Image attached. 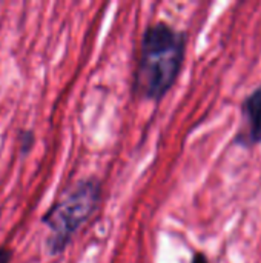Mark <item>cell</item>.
<instances>
[{
    "label": "cell",
    "instance_id": "obj_4",
    "mask_svg": "<svg viewBox=\"0 0 261 263\" xmlns=\"http://www.w3.org/2000/svg\"><path fill=\"white\" fill-rule=\"evenodd\" d=\"M17 142H18V151H20V156H26L34 143H35V134L31 131V129H20L18 131V137H17Z\"/></svg>",
    "mask_w": 261,
    "mask_h": 263
},
{
    "label": "cell",
    "instance_id": "obj_5",
    "mask_svg": "<svg viewBox=\"0 0 261 263\" xmlns=\"http://www.w3.org/2000/svg\"><path fill=\"white\" fill-rule=\"evenodd\" d=\"M12 262V250L0 243V263H11Z\"/></svg>",
    "mask_w": 261,
    "mask_h": 263
},
{
    "label": "cell",
    "instance_id": "obj_2",
    "mask_svg": "<svg viewBox=\"0 0 261 263\" xmlns=\"http://www.w3.org/2000/svg\"><path fill=\"white\" fill-rule=\"evenodd\" d=\"M103 185L98 177L89 176L77 180L48 208L42 223L48 228L45 250L48 256L63 254L82 227L97 213L102 202Z\"/></svg>",
    "mask_w": 261,
    "mask_h": 263
},
{
    "label": "cell",
    "instance_id": "obj_6",
    "mask_svg": "<svg viewBox=\"0 0 261 263\" xmlns=\"http://www.w3.org/2000/svg\"><path fill=\"white\" fill-rule=\"evenodd\" d=\"M191 263H211V262H209V259H208V256H206L205 253L197 251V253H194V256H192V259H191Z\"/></svg>",
    "mask_w": 261,
    "mask_h": 263
},
{
    "label": "cell",
    "instance_id": "obj_1",
    "mask_svg": "<svg viewBox=\"0 0 261 263\" xmlns=\"http://www.w3.org/2000/svg\"><path fill=\"white\" fill-rule=\"evenodd\" d=\"M188 34L168 22H154L142 34L134 72V94L148 102H162L174 88L186 57Z\"/></svg>",
    "mask_w": 261,
    "mask_h": 263
},
{
    "label": "cell",
    "instance_id": "obj_3",
    "mask_svg": "<svg viewBox=\"0 0 261 263\" xmlns=\"http://www.w3.org/2000/svg\"><path fill=\"white\" fill-rule=\"evenodd\" d=\"M243 128L235 136V143L251 148L261 143V85L251 91L242 103Z\"/></svg>",
    "mask_w": 261,
    "mask_h": 263
}]
</instances>
